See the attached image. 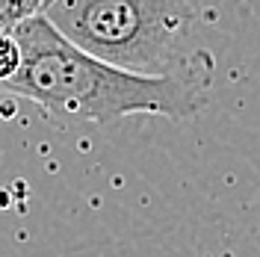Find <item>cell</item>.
<instances>
[{"instance_id":"cell-4","label":"cell","mask_w":260,"mask_h":257,"mask_svg":"<svg viewBox=\"0 0 260 257\" xmlns=\"http://www.w3.org/2000/svg\"><path fill=\"white\" fill-rule=\"evenodd\" d=\"M21 62H24V53H21L15 33H0V86L21 71Z\"/></svg>"},{"instance_id":"cell-5","label":"cell","mask_w":260,"mask_h":257,"mask_svg":"<svg viewBox=\"0 0 260 257\" xmlns=\"http://www.w3.org/2000/svg\"><path fill=\"white\" fill-rule=\"evenodd\" d=\"M50 3H56V0H42V9H45V6H50Z\"/></svg>"},{"instance_id":"cell-3","label":"cell","mask_w":260,"mask_h":257,"mask_svg":"<svg viewBox=\"0 0 260 257\" xmlns=\"http://www.w3.org/2000/svg\"><path fill=\"white\" fill-rule=\"evenodd\" d=\"M42 12V0H0V33H12L18 24Z\"/></svg>"},{"instance_id":"cell-2","label":"cell","mask_w":260,"mask_h":257,"mask_svg":"<svg viewBox=\"0 0 260 257\" xmlns=\"http://www.w3.org/2000/svg\"><path fill=\"white\" fill-rule=\"evenodd\" d=\"M83 53L130 74L162 77L192 62L198 12L186 0H56L42 9Z\"/></svg>"},{"instance_id":"cell-1","label":"cell","mask_w":260,"mask_h":257,"mask_svg":"<svg viewBox=\"0 0 260 257\" xmlns=\"http://www.w3.org/2000/svg\"><path fill=\"white\" fill-rule=\"evenodd\" d=\"M12 33L24 62L0 92L32 101L50 115L110 124L133 113H154L180 121L192 118L207 104L213 59L204 50L175 74L142 77L83 53L42 12Z\"/></svg>"}]
</instances>
